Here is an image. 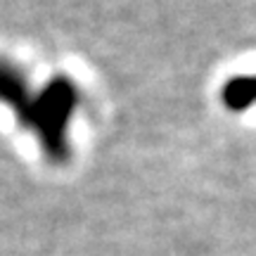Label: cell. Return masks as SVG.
<instances>
[{
  "label": "cell",
  "mask_w": 256,
  "mask_h": 256,
  "mask_svg": "<svg viewBox=\"0 0 256 256\" xmlns=\"http://www.w3.org/2000/svg\"><path fill=\"white\" fill-rule=\"evenodd\" d=\"M78 100L81 95L76 83L66 76H57L38 95H31L26 107L17 114L22 126L31 128L40 138V145L52 162H64L69 156L66 130Z\"/></svg>",
  "instance_id": "1"
},
{
  "label": "cell",
  "mask_w": 256,
  "mask_h": 256,
  "mask_svg": "<svg viewBox=\"0 0 256 256\" xmlns=\"http://www.w3.org/2000/svg\"><path fill=\"white\" fill-rule=\"evenodd\" d=\"M31 88H28L26 74L19 69L17 64L2 62L0 60V102L8 104L10 110L19 114L31 100Z\"/></svg>",
  "instance_id": "2"
},
{
  "label": "cell",
  "mask_w": 256,
  "mask_h": 256,
  "mask_svg": "<svg viewBox=\"0 0 256 256\" xmlns=\"http://www.w3.org/2000/svg\"><path fill=\"white\" fill-rule=\"evenodd\" d=\"M220 98H223L228 110L244 112L256 102V76H235V78H230L223 86Z\"/></svg>",
  "instance_id": "3"
}]
</instances>
